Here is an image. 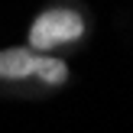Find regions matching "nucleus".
<instances>
[{
  "label": "nucleus",
  "instance_id": "obj_1",
  "mask_svg": "<svg viewBox=\"0 0 133 133\" xmlns=\"http://www.w3.org/2000/svg\"><path fill=\"white\" fill-rule=\"evenodd\" d=\"M68 62L58 55H42L29 45H6L0 49V81H42L49 88L68 84Z\"/></svg>",
  "mask_w": 133,
  "mask_h": 133
},
{
  "label": "nucleus",
  "instance_id": "obj_2",
  "mask_svg": "<svg viewBox=\"0 0 133 133\" xmlns=\"http://www.w3.org/2000/svg\"><path fill=\"white\" fill-rule=\"evenodd\" d=\"M84 29H88V23L75 6H49L29 23L26 45L42 55H55V49H62V45H75L84 36Z\"/></svg>",
  "mask_w": 133,
  "mask_h": 133
}]
</instances>
